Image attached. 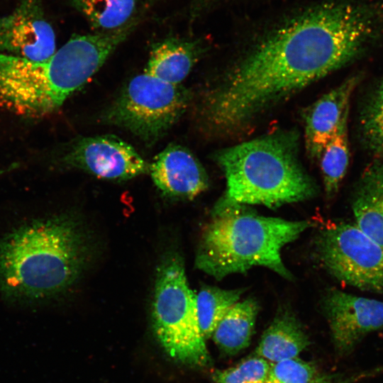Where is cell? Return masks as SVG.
Returning a JSON list of instances; mask_svg holds the SVG:
<instances>
[{"mask_svg":"<svg viewBox=\"0 0 383 383\" xmlns=\"http://www.w3.org/2000/svg\"><path fill=\"white\" fill-rule=\"evenodd\" d=\"M13 168H15V166L12 165L11 167H9L8 168L0 170V175L8 171L12 170Z\"/></svg>","mask_w":383,"mask_h":383,"instance_id":"25","label":"cell"},{"mask_svg":"<svg viewBox=\"0 0 383 383\" xmlns=\"http://www.w3.org/2000/svg\"><path fill=\"white\" fill-rule=\"evenodd\" d=\"M335 383H343V382H341L340 380L338 381L337 382Z\"/></svg>","mask_w":383,"mask_h":383,"instance_id":"26","label":"cell"},{"mask_svg":"<svg viewBox=\"0 0 383 383\" xmlns=\"http://www.w3.org/2000/svg\"><path fill=\"white\" fill-rule=\"evenodd\" d=\"M243 292L244 289L204 286L196 294L198 321L205 339L212 336L219 322L238 301Z\"/></svg>","mask_w":383,"mask_h":383,"instance_id":"20","label":"cell"},{"mask_svg":"<svg viewBox=\"0 0 383 383\" xmlns=\"http://www.w3.org/2000/svg\"><path fill=\"white\" fill-rule=\"evenodd\" d=\"M196 43L170 38L155 44L145 73L162 81L179 84L199 58Z\"/></svg>","mask_w":383,"mask_h":383,"instance_id":"16","label":"cell"},{"mask_svg":"<svg viewBox=\"0 0 383 383\" xmlns=\"http://www.w3.org/2000/svg\"><path fill=\"white\" fill-rule=\"evenodd\" d=\"M352 209L355 224L383 246V161L364 170L353 194Z\"/></svg>","mask_w":383,"mask_h":383,"instance_id":"14","label":"cell"},{"mask_svg":"<svg viewBox=\"0 0 383 383\" xmlns=\"http://www.w3.org/2000/svg\"><path fill=\"white\" fill-rule=\"evenodd\" d=\"M312 225L306 220L260 216L245 205L228 208L213 216L204 229L196 266L217 279L263 266L291 280L281 250Z\"/></svg>","mask_w":383,"mask_h":383,"instance_id":"5","label":"cell"},{"mask_svg":"<svg viewBox=\"0 0 383 383\" xmlns=\"http://www.w3.org/2000/svg\"><path fill=\"white\" fill-rule=\"evenodd\" d=\"M309 344L301 323L288 310L277 314L263 333L257 356L277 362L298 356Z\"/></svg>","mask_w":383,"mask_h":383,"instance_id":"15","label":"cell"},{"mask_svg":"<svg viewBox=\"0 0 383 383\" xmlns=\"http://www.w3.org/2000/svg\"><path fill=\"white\" fill-rule=\"evenodd\" d=\"M338 379H335L334 377L331 376H327V375H322L318 377V379L315 381L314 383H335L337 382Z\"/></svg>","mask_w":383,"mask_h":383,"instance_id":"24","label":"cell"},{"mask_svg":"<svg viewBox=\"0 0 383 383\" xmlns=\"http://www.w3.org/2000/svg\"><path fill=\"white\" fill-rule=\"evenodd\" d=\"M149 172L160 192L168 196L192 199L209 186L201 164L186 148L170 145L150 165Z\"/></svg>","mask_w":383,"mask_h":383,"instance_id":"12","label":"cell"},{"mask_svg":"<svg viewBox=\"0 0 383 383\" xmlns=\"http://www.w3.org/2000/svg\"><path fill=\"white\" fill-rule=\"evenodd\" d=\"M60 156L62 165L105 179L126 180L149 172L150 165L130 144L114 135L79 138Z\"/></svg>","mask_w":383,"mask_h":383,"instance_id":"9","label":"cell"},{"mask_svg":"<svg viewBox=\"0 0 383 383\" xmlns=\"http://www.w3.org/2000/svg\"><path fill=\"white\" fill-rule=\"evenodd\" d=\"M0 50L34 61L55 52V34L42 0H21L12 13L0 17Z\"/></svg>","mask_w":383,"mask_h":383,"instance_id":"11","label":"cell"},{"mask_svg":"<svg viewBox=\"0 0 383 383\" xmlns=\"http://www.w3.org/2000/svg\"><path fill=\"white\" fill-rule=\"evenodd\" d=\"M270 364L256 356L242 361L237 365L215 371V383H265Z\"/></svg>","mask_w":383,"mask_h":383,"instance_id":"22","label":"cell"},{"mask_svg":"<svg viewBox=\"0 0 383 383\" xmlns=\"http://www.w3.org/2000/svg\"><path fill=\"white\" fill-rule=\"evenodd\" d=\"M98 32H112L131 23L136 0H70Z\"/></svg>","mask_w":383,"mask_h":383,"instance_id":"18","label":"cell"},{"mask_svg":"<svg viewBox=\"0 0 383 383\" xmlns=\"http://www.w3.org/2000/svg\"><path fill=\"white\" fill-rule=\"evenodd\" d=\"M323 309L333 343L341 354L350 352L363 338L383 328V301L336 289L326 294Z\"/></svg>","mask_w":383,"mask_h":383,"instance_id":"10","label":"cell"},{"mask_svg":"<svg viewBox=\"0 0 383 383\" xmlns=\"http://www.w3.org/2000/svg\"><path fill=\"white\" fill-rule=\"evenodd\" d=\"M89 255L87 235L74 216L26 222L0 238V292L21 301L57 296L79 279Z\"/></svg>","mask_w":383,"mask_h":383,"instance_id":"2","label":"cell"},{"mask_svg":"<svg viewBox=\"0 0 383 383\" xmlns=\"http://www.w3.org/2000/svg\"><path fill=\"white\" fill-rule=\"evenodd\" d=\"M152 317L155 335L172 358L194 367L209 363L196 294L189 286L183 259L177 252L166 254L157 270Z\"/></svg>","mask_w":383,"mask_h":383,"instance_id":"6","label":"cell"},{"mask_svg":"<svg viewBox=\"0 0 383 383\" xmlns=\"http://www.w3.org/2000/svg\"><path fill=\"white\" fill-rule=\"evenodd\" d=\"M360 124L366 148L374 155L383 154V79L365 106Z\"/></svg>","mask_w":383,"mask_h":383,"instance_id":"21","label":"cell"},{"mask_svg":"<svg viewBox=\"0 0 383 383\" xmlns=\"http://www.w3.org/2000/svg\"><path fill=\"white\" fill-rule=\"evenodd\" d=\"M134 26L74 35L41 61L0 54V104L28 116L55 111L99 70Z\"/></svg>","mask_w":383,"mask_h":383,"instance_id":"3","label":"cell"},{"mask_svg":"<svg viewBox=\"0 0 383 383\" xmlns=\"http://www.w3.org/2000/svg\"><path fill=\"white\" fill-rule=\"evenodd\" d=\"M189 93L180 84L147 73L133 77L101 116V121L128 130L151 145L162 137L187 108Z\"/></svg>","mask_w":383,"mask_h":383,"instance_id":"7","label":"cell"},{"mask_svg":"<svg viewBox=\"0 0 383 383\" xmlns=\"http://www.w3.org/2000/svg\"><path fill=\"white\" fill-rule=\"evenodd\" d=\"M358 82V76L348 78L307 109L304 116V141L311 159L320 158L325 146L348 115L350 99Z\"/></svg>","mask_w":383,"mask_h":383,"instance_id":"13","label":"cell"},{"mask_svg":"<svg viewBox=\"0 0 383 383\" xmlns=\"http://www.w3.org/2000/svg\"><path fill=\"white\" fill-rule=\"evenodd\" d=\"M383 35V0L318 4L269 33L204 103L216 133L238 132L259 115L352 62Z\"/></svg>","mask_w":383,"mask_h":383,"instance_id":"1","label":"cell"},{"mask_svg":"<svg viewBox=\"0 0 383 383\" xmlns=\"http://www.w3.org/2000/svg\"><path fill=\"white\" fill-rule=\"evenodd\" d=\"M348 118V115L343 118L319 158L324 189L328 199L333 197L338 191L349 164Z\"/></svg>","mask_w":383,"mask_h":383,"instance_id":"19","label":"cell"},{"mask_svg":"<svg viewBox=\"0 0 383 383\" xmlns=\"http://www.w3.org/2000/svg\"><path fill=\"white\" fill-rule=\"evenodd\" d=\"M318 257L336 279L383 294V246L356 224L331 223L316 240Z\"/></svg>","mask_w":383,"mask_h":383,"instance_id":"8","label":"cell"},{"mask_svg":"<svg viewBox=\"0 0 383 383\" xmlns=\"http://www.w3.org/2000/svg\"><path fill=\"white\" fill-rule=\"evenodd\" d=\"M318 377L314 365L296 357L271 365L265 383H314Z\"/></svg>","mask_w":383,"mask_h":383,"instance_id":"23","label":"cell"},{"mask_svg":"<svg viewBox=\"0 0 383 383\" xmlns=\"http://www.w3.org/2000/svg\"><path fill=\"white\" fill-rule=\"evenodd\" d=\"M296 140L294 133H272L216 152L226 189L212 216L235 206L275 208L315 196L317 187L299 160Z\"/></svg>","mask_w":383,"mask_h":383,"instance_id":"4","label":"cell"},{"mask_svg":"<svg viewBox=\"0 0 383 383\" xmlns=\"http://www.w3.org/2000/svg\"><path fill=\"white\" fill-rule=\"evenodd\" d=\"M258 311L259 305L252 298L238 301L231 308L211 336L222 353L233 355L249 345Z\"/></svg>","mask_w":383,"mask_h":383,"instance_id":"17","label":"cell"}]
</instances>
